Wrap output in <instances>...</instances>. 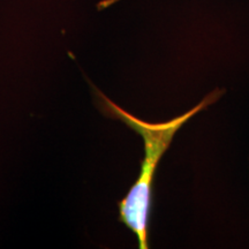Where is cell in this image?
Segmentation results:
<instances>
[{"instance_id":"6da1fadb","label":"cell","mask_w":249,"mask_h":249,"mask_svg":"<svg viewBox=\"0 0 249 249\" xmlns=\"http://www.w3.org/2000/svg\"><path fill=\"white\" fill-rule=\"evenodd\" d=\"M96 91L104 113L113 119L123 121L127 127L138 133L143 140L144 155L139 177L130 187L128 193L118 203V208L119 220L136 236L139 248L148 249L150 247L149 227L152 209V192L158 165L172 144L177 133L196 114L213 105L222 97L224 91L222 89H214L185 113L163 123H149L136 118L112 102L99 90Z\"/></svg>"}]
</instances>
